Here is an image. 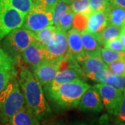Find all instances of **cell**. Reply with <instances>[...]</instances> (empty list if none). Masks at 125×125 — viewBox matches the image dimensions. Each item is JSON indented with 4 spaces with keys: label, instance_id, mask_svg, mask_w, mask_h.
Here are the masks:
<instances>
[{
    "label": "cell",
    "instance_id": "6da1fadb",
    "mask_svg": "<svg viewBox=\"0 0 125 125\" xmlns=\"http://www.w3.org/2000/svg\"><path fill=\"white\" fill-rule=\"evenodd\" d=\"M18 82L25 106L40 120L49 116L52 109L46 100L42 86L33 72L27 67H23L20 72Z\"/></svg>",
    "mask_w": 125,
    "mask_h": 125
},
{
    "label": "cell",
    "instance_id": "7a4b0ae2",
    "mask_svg": "<svg viewBox=\"0 0 125 125\" xmlns=\"http://www.w3.org/2000/svg\"><path fill=\"white\" fill-rule=\"evenodd\" d=\"M90 85L84 80H76L43 87L47 97L62 108H76L81 96Z\"/></svg>",
    "mask_w": 125,
    "mask_h": 125
},
{
    "label": "cell",
    "instance_id": "3957f363",
    "mask_svg": "<svg viewBox=\"0 0 125 125\" xmlns=\"http://www.w3.org/2000/svg\"><path fill=\"white\" fill-rule=\"evenodd\" d=\"M25 106L24 99L16 74L0 93V122L8 125L11 117Z\"/></svg>",
    "mask_w": 125,
    "mask_h": 125
},
{
    "label": "cell",
    "instance_id": "277c9868",
    "mask_svg": "<svg viewBox=\"0 0 125 125\" xmlns=\"http://www.w3.org/2000/svg\"><path fill=\"white\" fill-rule=\"evenodd\" d=\"M34 40L33 32L21 27L5 36L1 40V47L6 54L17 61L23 51Z\"/></svg>",
    "mask_w": 125,
    "mask_h": 125
},
{
    "label": "cell",
    "instance_id": "5b68a950",
    "mask_svg": "<svg viewBox=\"0 0 125 125\" xmlns=\"http://www.w3.org/2000/svg\"><path fill=\"white\" fill-rule=\"evenodd\" d=\"M25 16L6 0H0V42L9 33L22 27Z\"/></svg>",
    "mask_w": 125,
    "mask_h": 125
},
{
    "label": "cell",
    "instance_id": "8992f818",
    "mask_svg": "<svg viewBox=\"0 0 125 125\" xmlns=\"http://www.w3.org/2000/svg\"><path fill=\"white\" fill-rule=\"evenodd\" d=\"M86 77L83 74L80 65L75 59L68 54L61 58L60 61L59 70L54 77L52 85L71 82L76 80H85Z\"/></svg>",
    "mask_w": 125,
    "mask_h": 125
},
{
    "label": "cell",
    "instance_id": "52a82bcc",
    "mask_svg": "<svg viewBox=\"0 0 125 125\" xmlns=\"http://www.w3.org/2000/svg\"><path fill=\"white\" fill-rule=\"evenodd\" d=\"M52 24V10H47L40 5H33L26 15L22 28L35 32Z\"/></svg>",
    "mask_w": 125,
    "mask_h": 125
},
{
    "label": "cell",
    "instance_id": "ba28073f",
    "mask_svg": "<svg viewBox=\"0 0 125 125\" xmlns=\"http://www.w3.org/2000/svg\"><path fill=\"white\" fill-rule=\"evenodd\" d=\"M101 97L104 107L112 115H116L118 108L122 98L123 92L111 85L99 83L94 85Z\"/></svg>",
    "mask_w": 125,
    "mask_h": 125
},
{
    "label": "cell",
    "instance_id": "9c48e42d",
    "mask_svg": "<svg viewBox=\"0 0 125 125\" xmlns=\"http://www.w3.org/2000/svg\"><path fill=\"white\" fill-rule=\"evenodd\" d=\"M67 54V32L57 29L45 47L46 58L48 60H56L63 58Z\"/></svg>",
    "mask_w": 125,
    "mask_h": 125
},
{
    "label": "cell",
    "instance_id": "30bf717a",
    "mask_svg": "<svg viewBox=\"0 0 125 125\" xmlns=\"http://www.w3.org/2000/svg\"><path fill=\"white\" fill-rule=\"evenodd\" d=\"M61 58L56 60L46 59L38 65L32 68V72L42 87L49 85L59 70Z\"/></svg>",
    "mask_w": 125,
    "mask_h": 125
},
{
    "label": "cell",
    "instance_id": "8fae6325",
    "mask_svg": "<svg viewBox=\"0 0 125 125\" xmlns=\"http://www.w3.org/2000/svg\"><path fill=\"white\" fill-rule=\"evenodd\" d=\"M76 108L83 112L99 113L102 111L104 107L98 92L94 86H90L81 96Z\"/></svg>",
    "mask_w": 125,
    "mask_h": 125
},
{
    "label": "cell",
    "instance_id": "7c38bea8",
    "mask_svg": "<svg viewBox=\"0 0 125 125\" xmlns=\"http://www.w3.org/2000/svg\"><path fill=\"white\" fill-rule=\"evenodd\" d=\"M20 57H22L24 62L32 69L47 59L45 47L34 40L23 51Z\"/></svg>",
    "mask_w": 125,
    "mask_h": 125
},
{
    "label": "cell",
    "instance_id": "4fadbf2b",
    "mask_svg": "<svg viewBox=\"0 0 125 125\" xmlns=\"http://www.w3.org/2000/svg\"><path fill=\"white\" fill-rule=\"evenodd\" d=\"M67 54L78 62L85 57L81 31L71 28L67 31Z\"/></svg>",
    "mask_w": 125,
    "mask_h": 125
},
{
    "label": "cell",
    "instance_id": "5bb4252c",
    "mask_svg": "<svg viewBox=\"0 0 125 125\" xmlns=\"http://www.w3.org/2000/svg\"><path fill=\"white\" fill-rule=\"evenodd\" d=\"M86 79L93 80V76L99 72L108 67L107 65L103 62L99 56H85L78 61Z\"/></svg>",
    "mask_w": 125,
    "mask_h": 125
},
{
    "label": "cell",
    "instance_id": "9a60e30c",
    "mask_svg": "<svg viewBox=\"0 0 125 125\" xmlns=\"http://www.w3.org/2000/svg\"><path fill=\"white\" fill-rule=\"evenodd\" d=\"M40 121L26 106H24L11 117L8 125H40Z\"/></svg>",
    "mask_w": 125,
    "mask_h": 125
},
{
    "label": "cell",
    "instance_id": "2e32d148",
    "mask_svg": "<svg viewBox=\"0 0 125 125\" xmlns=\"http://www.w3.org/2000/svg\"><path fill=\"white\" fill-rule=\"evenodd\" d=\"M81 35L83 51L85 55L99 56L100 50L102 49V45L99 44L94 33L84 30L81 31Z\"/></svg>",
    "mask_w": 125,
    "mask_h": 125
},
{
    "label": "cell",
    "instance_id": "e0dca14e",
    "mask_svg": "<svg viewBox=\"0 0 125 125\" xmlns=\"http://www.w3.org/2000/svg\"><path fill=\"white\" fill-rule=\"evenodd\" d=\"M104 12L108 24L122 28L125 24V9L113 4L109 1Z\"/></svg>",
    "mask_w": 125,
    "mask_h": 125
},
{
    "label": "cell",
    "instance_id": "ac0fdd59",
    "mask_svg": "<svg viewBox=\"0 0 125 125\" xmlns=\"http://www.w3.org/2000/svg\"><path fill=\"white\" fill-rule=\"evenodd\" d=\"M107 25V18L104 11L92 12L88 18L85 30L93 33H97L102 31Z\"/></svg>",
    "mask_w": 125,
    "mask_h": 125
},
{
    "label": "cell",
    "instance_id": "d6986e66",
    "mask_svg": "<svg viewBox=\"0 0 125 125\" xmlns=\"http://www.w3.org/2000/svg\"><path fill=\"white\" fill-rule=\"evenodd\" d=\"M120 33L121 28L108 24L102 31L97 33H94V35L96 36L99 44L104 46V44L108 40L118 38Z\"/></svg>",
    "mask_w": 125,
    "mask_h": 125
},
{
    "label": "cell",
    "instance_id": "ffe728a7",
    "mask_svg": "<svg viewBox=\"0 0 125 125\" xmlns=\"http://www.w3.org/2000/svg\"><path fill=\"white\" fill-rule=\"evenodd\" d=\"M57 28L54 25H49L45 27L39 31L33 32L34 38L36 42L39 44L46 47L47 45L48 44L49 40L54 36V33L56 32Z\"/></svg>",
    "mask_w": 125,
    "mask_h": 125
},
{
    "label": "cell",
    "instance_id": "44dd1931",
    "mask_svg": "<svg viewBox=\"0 0 125 125\" xmlns=\"http://www.w3.org/2000/svg\"><path fill=\"white\" fill-rule=\"evenodd\" d=\"M99 56L102 60L103 62L108 65L110 63L114 62L115 61L125 58V52H117V51H114L112 49L104 47L100 50Z\"/></svg>",
    "mask_w": 125,
    "mask_h": 125
},
{
    "label": "cell",
    "instance_id": "7402d4cb",
    "mask_svg": "<svg viewBox=\"0 0 125 125\" xmlns=\"http://www.w3.org/2000/svg\"><path fill=\"white\" fill-rule=\"evenodd\" d=\"M72 10L70 6L62 0H59L52 9V24L56 26L62 15Z\"/></svg>",
    "mask_w": 125,
    "mask_h": 125
},
{
    "label": "cell",
    "instance_id": "603a6c76",
    "mask_svg": "<svg viewBox=\"0 0 125 125\" xmlns=\"http://www.w3.org/2000/svg\"><path fill=\"white\" fill-rule=\"evenodd\" d=\"M10 6L19 10L24 15H27L34 5L33 0H6Z\"/></svg>",
    "mask_w": 125,
    "mask_h": 125
},
{
    "label": "cell",
    "instance_id": "cb8c5ba5",
    "mask_svg": "<svg viewBox=\"0 0 125 125\" xmlns=\"http://www.w3.org/2000/svg\"><path fill=\"white\" fill-rule=\"evenodd\" d=\"M70 6L72 11L74 13L83 14L88 17L92 13L88 0H76Z\"/></svg>",
    "mask_w": 125,
    "mask_h": 125
},
{
    "label": "cell",
    "instance_id": "d4e9b609",
    "mask_svg": "<svg viewBox=\"0 0 125 125\" xmlns=\"http://www.w3.org/2000/svg\"><path fill=\"white\" fill-rule=\"evenodd\" d=\"M102 83L108 84L116 89L123 91L125 89V76L115 74L112 72L105 79Z\"/></svg>",
    "mask_w": 125,
    "mask_h": 125
},
{
    "label": "cell",
    "instance_id": "484cf974",
    "mask_svg": "<svg viewBox=\"0 0 125 125\" xmlns=\"http://www.w3.org/2000/svg\"><path fill=\"white\" fill-rule=\"evenodd\" d=\"M74 16V13L72 12V10H70L64 15H62V17L59 20L58 24L56 25V28L65 32L69 31L72 27Z\"/></svg>",
    "mask_w": 125,
    "mask_h": 125
},
{
    "label": "cell",
    "instance_id": "4316f807",
    "mask_svg": "<svg viewBox=\"0 0 125 125\" xmlns=\"http://www.w3.org/2000/svg\"><path fill=\"white\" fill-rule=\"evenodd\" d=\"M16 74L15 68L0 69V93L8 85L12 77Z\"/></svg>",
    "mask_w": 125,
    "mask_h": 125
},
{
    "label": "cell",
    "instance_id": "83f0119b",
    "mask_svg": "<svg viewBox=\"0 0 125 125\" xmlns=\"http://www.w3.org/2000/svg\"><path fill=\"white\" fill-rule=\"evenodd\" d=\"M16 61L6 53L3 48L0 46V69H12L15 68Z\"/></svg>",
    "mask_w": 125,
    "mask_h": 125
},
{
    "label": "cell",
    "instance_id": "f1b7e54d",
    "mask_svg": "<svg viewBox=\"0 0 125 125\" xmlns=\"http://www.w3.org/2000/svg\"><path fill=\"white\" fill-rule=\"evenodd\" d=\"M88 16L83 14L74 13L72 27L74 29L79 31H84L86 29L88 23Z\"/></svg>",
    "mask_w": 125,
    "mask_h": 125
},
{
    "label": "cell",
    "instance_id": "f546056e",
    "mask_svg": "<svg viewBox=\"0 0 125 125\" xmlns=\"http://www.w3.org/2000/svg\"><path fill=\"white\" fill-rule=\"evenodd\" d=\"M108 68L111 71L118 75L125 76V58L115 61L108 65Z\"/></svg>",
    "mask_w": 125,
    "mask_h": 125
},
{
    "label": "cell",
    "instance_id": "4dcf8cb0",
    "mask_svg": "<svg viewBox=\"0 0 125 125\" xmlns=\"http://www.w3.org/2000/svg\"><path fill=\"white\" fill-rule=\"evenodd\" d=\"M104 47L108 49L117 51V52H125V48L118 38H113L111 40L106 41L104 44Z\"/></svg>",
    "mask_w": 125,
    "mask_h": 125
},
{
    "label": "cell",
    "instance_id": "1f68e13d",
    "mask_svg": "<svg viewBox=\"0 0 125 125\" xmlns=\"http://www.w3.org/2000/svg\"><path fill=\"white\" fill-rule=\"evenodd\" d=\"M92 12L95 11H104L109 0H88Z\"/></svg>",
    "mask_w": 125,
    "mask_h": 125
},
{
    "label": "cell",
    "instance_id": "d6a6232c",
    "mask_svg": "<svg viewBox=\"0 0 125 125\" xmlns=\"http://www.w3.org/2000/svg\"><path fill=\"white\" fill-rule=\"evenodd\" d=\"M123 95L121 100L120 106L118 108V111L117 113V119L118 122H125V89L122 91Z\"/></svg>",
    "mask_w": 125,
    "mask_h": 125
},
{
    "label": "cell",
    "instance_id": "836d02e7",
    "mask_svg": "<svg viewBox=\"0 0 125 125\" xmlns=\"http://www.w3.org/2000/svg\"><path fill=\"white\" fill-rule=\"evenodd\" d=\"M58 1L59 0H33L35 4L40 5V6L49 10H52Z\"/></svg>",
    "mask_w": 125,
    "mask_h": 125
},
{
    "label": "cell",
    "instance_id": "e575fe53",
    "mask_svg": "<svg viewBox=\"0 0 125 125\" xmlns=\"http://www.w3.org/2000/svg\"><path fill=\"white\" fill-rule=\"evenodd\" d=\"M72 125H108V122L106 117L104 118V117H101L99 122L95 124H88V123H85L83 122H76Z\"/></svg>",
    "mask_w": 125,
    "mask_h": 125
},
{
    "label": "cell",
    "instance_id": "d590c367",
    "mask_svg": "<svg viewBox=\"0 0 125 125\" xmlns=\"http://www.w3.org/2000/svg\"><path fill=\"white\" fill-rule=\"evenodd\" d=\"M109 1L113 4L125 9V0H109Z\"/></svg>",
    "mask_w": 125,
    "mask_h": 125
},
{
    "label": "cell",
    "instance_id": "8d00e7d4",
    "mask_svg": "<svg viewBox=\"0 0 125 125\" xmlns=\"http://www.w3.org/2000/svg\"><path fill=\"white\" fill-rule=\"evenodd\" d=\"M118 38L120 39L122 44L123 45L124 47L125 48V32L121 31V33H120L119 36H118Z\"/></svg>",
    "mask_w": 125,
    "mask_h": 125
},
{
    "label": "cell",
    "instance_id": "74e56055",
    "mask_svg": "<svg viewBox=\"0 0 125 125\" xmlns=\"http://www.w3.org/2000/svg\"><path fill=\"white\" fill-rule=\"evenodd\" d=\"M63 1H65V3H67L68 4H72V2H74V1H76V0H62Z\"/></svg>",
    "mask_w": 125,
    "mask_h": 125
},
{
    "label": "cell",
    "instance_id": "f35d334b",
    "mask_svg": "<svg viewBox=\"0 0 125 125\" xmlns=\"http://www.w3.org/2000/svg\"><path fill=\"white\" fill-rule=\"evenodd\" d=\"M121 31L125 32V24L122 27V28H121Z\"/></svg>",
    "mask_w": 125,
    "mask_h": 125
},
{
    "label": "cell",
    "instance_id": "ab89813d",
    "mask_svg": "<svg viewBox=\"0 0 125 125\" xmlns=\"http://www.w3.org/2000/svg\"><path fill=\"white\" fill-rule=\"evenodd\" d=\"M116 125H125V122H118Z\"/></svg>",
    "mask_w": 125,
    "mask_h": 125
},
{
    "label": "cell",
    "instance_id": "60d3db41",
    "mask_svg": "<svg viewBox=\"0 0 125 125\" xmlns=\"http://www.w3.org/2000/svg\"><path fill=\"white\" fill-rule=\"evenodd\" d=\"M54 125V124H47V125Z\"/></svg>",
    "mask_w": 125,
    "mask_h": 125
},
{
    "label": "cell",
    "instance_id": "b9f144b4",
    "mask_svg": "<svg viewBox=\"0 0 125 125\" xmlns=\"http://www.w3.org/2000/svg\"><path fill=\"white\" fill-rule=\"evenodd\" d=\"M0 125H1V122H0Z\"/></svg>",
    "mask_w": 125,
    "mask_h": 125
},
{
    "label": "cell",
    "instance_id": "7bdbcfd3",
    "mask_svg": "<svg viewBox=\"0 0 125 125\" xmlns=\"http://www.w3.org/2000/svg\"></svg>",
    "mask_w": 125,
    "mask_h": 125
}]
</instances>
